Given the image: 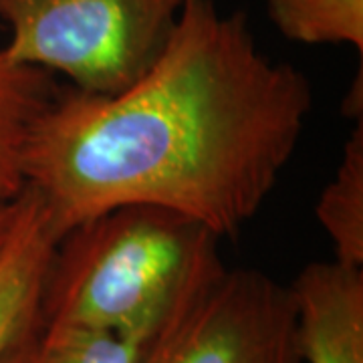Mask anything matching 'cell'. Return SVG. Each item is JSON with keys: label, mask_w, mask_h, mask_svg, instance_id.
Here are the masks:
<instances>
[{"label": "cell", "mask_w": 363, "mask_h": 363, "mask_svg": "<svg viewBox=\"0 0 363 363\" xmlns=\"http://www.w3.org/2000/svg\"><path fill=\"white\" fill-rule=\"evenodd\" d=\"M267 13L285 39L363 52V0H267Z\"/></svg>", "instance_id": "30bf717a"}, {"label": "cell", "mask_w": 363, "mask_h": 363, "mask_svg": "<svg viewBox=\"0 0 363 363\" xmlns=\"http://www.w3.org/2000/svg\"><path fill=\"white\" fill-rule=\"evenodd\" d=\"M343 113L355 121L363 119V85H362V69L357 71V79L353 81V85L347 91L345 99H343Z\"/></svg>", "instance_id": "8fae6325"}, {"label": "cell", "mask_w": 363, "mask_h": 363, "mask_svg": "<svg viewBox=\"0 0 363 363\" xmlns=\"http://www.w3.org/2000/svg\"><path fill=\"white\" fill-rule=\"evenodd\" d=\"M311 109L309 77L260 51L247 14L184 0L166 49L128 89L57 93L33 131L26 182L57 238L143 204L220 240L272 194Z\"/></svg>", "instance_id": "6da1fadb"}, {"label": "cell", "mask_w": 363, "mask_h": 363, "mask_svg": "<svg viewBox=\"0 0 363 363\" xmlns=\"http://www.w3.org/2000/svg\"><path fill=\"white\" fill-rule=\"evenodd\" d=\"M57 93L52 73L18 63L0 49V204H11L28 188L30 138Z\"/></svg>", "instance_id": "52a82bcc"}, {"label": "cell", "mask_w": 363, "mask_h": 363, "mask_svg": "<svg viewBox=\"0 0 363 363\" xmlns=\"http://www.w3.org/2000/svg\"><path fill=\"white\" fill-rule=\"evenodd\" d=\"M57 242L39 194L26 188L0 250V359L39 319L43 286Z\"/></svg>", "instance_id": "8992f818"}, {"label": "cell", "mask_w": 363, "mask_h": 363, "mask_svg": "<svg viewBox=\"0 0 363 363\" xmlns=\"http://www.w3.org/2000/svg\"><path fill=\"white\" fill-rule=\"evenodd\" d=\"M21 198V196H18ZM18 198L11 204H0V250L4 247L11 228H13L14 218H16V210H18Z\"/></svg>", "instance_id": "7c38bea8"}, {"label": "cell", "mask_w": 363, "mask_h": 363, "mask_svg": "<svg viewBox=\"0 0 363 363\" xmlns=\"http://www.w3.org/2000/svg\"><path fill=\"white\" fill-rule=\"evenodd\" d=\"M222 269L218 238L196 222L156 206L116 208L59 238L40 319L154 335Z\"/></svg>", "instance_id": "7a4b0ae2"}, {"label": "cell", "mask_w": 363, "mask_h": 363, "mask_svg": "<svg viewBox=\"0 0 363 363\" xmlns=\"http://www.w3.org/2000/svg\"><path fill=\"white\" fill-rule=\"evenodd\" d=\"M303 363H363V269L309 262L289 285Z\"/></svg>", "instance_id": "5b68a950"}, {"label": "cell", "mask_w": 363, "mask_h": 363, "mask_svg": "<svg viewBox=\"0 0 363 363\" xmlns=\"http://www.w3.org/2000/svg\"><path fill=\"white\" fill-rule=\"evenodd\" d=\"M315 216L331 240L333 260L363 269V119L351 131Z\"/></svg>", "instance_id": "9c48e42d"}, {"label": "cell", "mask_w": 363, "mask_h": 363, "mask_svg": "<svg viewBox=\"0 0 363 363\" xmlns=\"http://www.w3.org/2000/svg\"><path fill=\"white\" fill-rule=\"evenodd\" d=\"M140 363H303L289 286L222 269L154 333Z\"/></svg>", "instance_id": "277c9868"}, {"label": "cell", "mask_w": 363, "mask_h": 363, "mask_svg": "<svg viewBox=\"0 0 363 363\" xmlns=\"http://www.w3.org/2000/svg\"><path fill=\"white\" fill-rule=\"evenodd\" d=\"M154 335H119L35 321L0 363H140Z\"/></svg>", "instance_id": "ba28073f"}, {"label": "cell", "mask_w": 363, "mask_h": 363, "mask_svg": "<svg viewBox=\"0 0 363 363\" xmlns=\"http://www.w3.org/2000/svg\"><path fill=\"white\" fill-rule=\"evenodd\" d=\"M184 0H0L6 55L63 73L73 89L116 95L154 65Z\"/></svg>", "instance_id": "3957f363"}]
</instances>
